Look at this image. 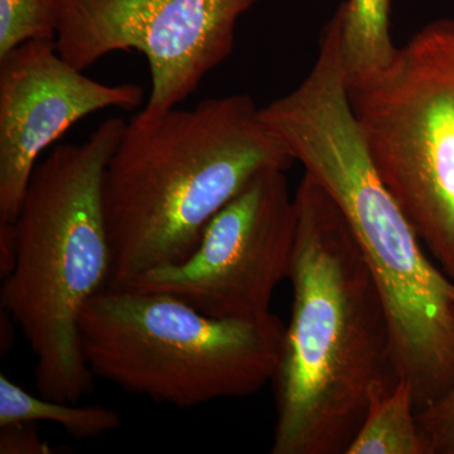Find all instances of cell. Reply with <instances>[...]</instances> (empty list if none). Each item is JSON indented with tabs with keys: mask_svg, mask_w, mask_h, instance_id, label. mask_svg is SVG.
I'll use <instances>...</instances> for the list:
<instances>
[{
	"mask_svg": "<svg viewBox=\"0 0 454 454\" xmlns=\"http://www.w3.org/2000/svg\"><path fill=\"white\" fill-rule=\"evenodd\" d=\"M340 9L348 80L389 64L397 50L391 40V0H346Z\"/></svg>",
	"mask_w": 454,
	"mask_h": 454,
	"instance_id": "obj_12",
	"label": "cell"
},
{
	"mask_svg": "<svg viewBox=\"0 0 454 454\" xmlns=\"http://www.w3.org/2000/svg\"><path fill=\"white\" fill-rule=\"evenodd\" d=\"M260 0H61L56 49L86 70L115 51L145 56L152 90L142 114L177 107L231 55L241 16Z\"/></svg>",
	"mask_w": 454,
	"mask_h": 454,
	"instance_id": "obj_7",
	"label": "cell"
},
{
	"mask_svg": "<svg viewBox=\"0 0 454 454\" xmlns=\"http://www.w3.org/2000/svg\"><path fill=\"white\" fill-rule=\"evenodd\" d=\"M260 115L345 217L384 301L396 378L411 382L422 411L454 382V282L373 166L349 106L336 35L319 42L301 85Z\"/></svg>",
	"mask_w": 454,
	"mask_h": 454,
	"instance_id": "obj_1",
	"label": "cell"
},
{
	"mask_svg": "<svg viewBox=\"0 0 454 454\" xmlns=\"http://www.w3.org/2000/svg\"><path fill=\"white\" fill-rule=\"evenodd\" d=\"M79 328L95 378L181 409L258 393L286 333L273 312L215 318L169 294L112 286L88 301Z\"/></svg>",
	"mask_w": 454,
	"mask_h": 454,
	"instance_id": "obj_5",
	"label": "cell"
},
{
	"mask_svg": "<svg viewBox=\"0 0 454 454\" xmlns=\"http://www.w3.org/2000/svg\"><path fill=\"white\" fill-rule=\"evenodd\" d=\"M295 231L286 170H264L210 221L190 258L121 288L169 294L215 318H259L289 277Z\"/></svg>",
	"mask_w": 454,
	"mask_h": 454,
	"instance_id": "obj_8",
	"label": "cell"
},
{
	"mask_svg": "<svg viewBox=\"0 0 454 454\" xmlns=\"http://www.w3.org/2000/svg\"><path fill=\"white\" fill-rule=\"evenodd\" d=\"M429 454H454V382L444 395L418 411Z\"/></svg>",
	"mask_w": 454,
	"mask_h": 454,
	"instance_id": "obj_14",
	"label": "cell"
},
{
	"mask_svg": "<svg viewBox=\"0 0 454 454\" xmlns=\"http://www.w3.org/2000/svg\"><path fill=\"white\" fill-rule=\"evenodd\" d=\"M289 279L291 322L274 375L273 454H346L373 396L397 380L389 319L336 203L304 173Z\"/></svg>",
	"mask_w": 454,
	"mask_h": 454,
	"instance_id": "obj_2",
	"label": "cell"
},
{
	"mask_svg": "<svg viewBox=\"0 0 454 454\" xmlns=\"http://www.w3.org/2000/svg\"><path fill=\"white\" fill-rule=\"evenodd\" d=\"M348 90L379 176L454 282V20L424 26Z\"/></svg>",
	"mask_w": 454,
	"mask_h": 454,
	"instance_id": "obj_6",
	"label": "cell"
},
{
	"mask_svg": "<svg viewBox=\"0 0 454 454\" xmlns=\"http://www.w3.org/2000/svg\"><path fill=\"white\" fill-rule=\"evenodd\" d=\"M52 448L42 441L35 423L9 424L0 427V453L49 454Z\"/></svg>",
	"mask_w": 454,
	"mask_h": 454,
	"instance_id": "obj_15",
	"label": "cell"
},
{
	"mask_svg": "<svg viewBox=\"0 0 454 454\" xmlns=\"http://www.w3.org/2000/svg\"><path fill=\"white\" fill-rule=\"evenodd\" d=\"M294 162L250 95L137 114L104 172L113 256L107 286L121 288L190 258L210 221L255 176L286 172Z\"/></svg>",
	"mask_w": 454,
	"mask_h": 454,
	"instance_id": "obj_3",
	"label": "cell"
},
{
	"mask_svg": "<svg viewBox=\"0 0 454 454\" xmlns=\"http://www.w3.org/2000/svg\"><path fill=\"white\" fill-rule=\"evenodd\" d=\"M61 0H0V56L23 42L55 41Z\"/></svg>",
	"mask_w": 454,
	"mask_h": 454,
	"instance_id": "obj_13",
	"label": "cell"
},
{
	"mask_svg": "<svg viewBox=\"0 0 454 454\" xmlns=\"http://www.w3.org/2000/svg\"><path fill=\"white\" fill-rule=\"evenodd\" d=\"M133 82L90 79L59 55L55 41L23 42L0 56V230L16 223L40 155L77 121L142 104Z\"/></svg>",
	"mask_w": 454,
	"mask_h": 454,
	"instance_id": "obj_9",
	"label": "cell"
},
{
	"mask_svg": "<svg viewBox=\"0 0 454 454\" xmlns=\"http://www.w3.org/2000/svg\"><path fill=\"white\" fill-rule=\"evenodd\" d=\"M125 127L110 118L85 142L57 145L35 167L13 223V265L2 278L0 303L29 343L44 399L77 404L94 389L79 322L112 276L101 193Z\"/></svg>",
	"mask_w": 454,
	"mask_h": 454,
	"instance_id": "obj_4",
	"label": "cell"
},
{
	"mask_svg": "<svg viewBox=\"0 0 454 454\" xmlns=\"http://www.w3.org/2000/svg\"><path fill=\"white\" fill-rule=\"evenodd\" d=\"M417 415L411 382L397 379L373 396L346 454H429Z\"/></svg>",
	"mask_w": 454,
	"mask_h": 454,
	"instance_id": "obj_10",
	"label": "cell"
},
{
	"mask_svg": "<svg viewBox=\"0 0 454 454\" xmlns=\"http://www.w3.org/2000/svg\"><path fill=\"white\" fill-rule=\"evenodd\" d=\"M59 424L71 437L98 438L121 426V415L103 405L79 406L35 396L0 375V427L18 423Z\"/></svg>",
	"mask_w": 454,
	"mask_h": 454,
	"instance_id": "obj_11",
	"label": "cell"
}]
</instances>
